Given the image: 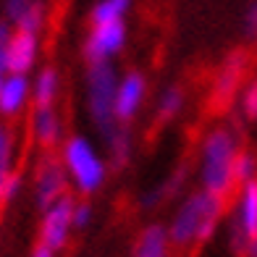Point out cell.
Wrapping results in <instances>:
<instances>
[{"mask_svg": "<svg viewBox=\"0 0 257 257\" xmlns=\"http://www.w3.org/2000/svg\"><path fill=\"white\" fill-rule=\"evenodd\" d=\"M226 218V200L207 189H194L181 197V202L173 207V215L166 223L168 239L173 249L192 252L207 244L215 236L218 226Z\"/></svg>", "mask_w": 257, "mask_h": 257, "instance_id": "1", "label": "cell"}, {"mask_svg": "<svg viewBox=\"0 0 257 257\" xmlns=\"http://www.w3.org/2000/svg\"><path fill=\"white\" fill-rule=\"evenodd\" d=\"M239 150V134L228 126H215L202 137L200 155H197V176H200L202 189L228 200L236 189L233 160H236Z\"/></svg>", "mask_w": 257, "mask_h": 257, "instance_id": "2", "label": "cell"}, {"mask_svg": "<svg viewBox=\"0 0 257 257\" xmlns=\"http://www.w3.org/2000/svg\"><path fill=\"white\" fill-rule=\"evenodd\" d=\"M61 166L68 176V184L81 194V197H92L97 194L105 181H108V160L100 153V147L92 142L84 134H71L61 142Z\"/></svg>", "mask_w": 257, "mask_h": 257, "instance_id": "3", "label": "cell"}, {"mask_svg": "<svg viewBox=\"0 0 257 257\" xmlns=\"http://www.w3.org/2000/svg\"><path fill=\"white\" fill-rule=\"evenodd\" d=\"M118 84V71L113 63H89L84 71V108L89 123L102 137H108L118 123L113 115V97Z\"/></svg>", "mask_w": 257, "mask_h": 257, "instance_id": "4", "label": "cell"}, {"mask_svg": "<svg viewBox=\"0 0 257 257\" xmlns=\"http://www.w3.org/2000/svg\"><path fill=\"white\" fill-rule=\"evenodd\" d=\"M257 231V179L236 186V200L228 210V241L233 252H244Z\"/></svg>", "mask_w": 257, "mask_h": 257, "instance_id": "5", "label": "cell"}, {"mask_svg": "<svg viewBox=\"0 0 257 257\" xmlns=\"http://www.w3.org/2000/svg\"><path fill=\"white\" fill-rule=\"evenodd\" d=\"M74 197L71 194H63L58 197L55 202H50L48 207H42V218H40V244H45L48 249L53 252H61L68 247V239L74 233V223H71V215H74Z\"/></svg>", "mask_w": 257, "mask_h": 257, "instance_id": "6", "label": "cell"}, {"mask_svg": "<svg viewBox=\"0 0 257 257\" xmlns=\"http://www.w3.org/2000/svg\"><path fill=\"white\" fill-rule=\"evenodd\" d=\"M128 29L126 21H113V24H92L89 34L84 37V55L87 66L89 63H113V58H118L126 48Z\"/></svg>", "mask_w": 257, "mask_h": 257, "instance_id": "7", "label": "cell"}, {"mask_svg": "<svg viewBox=\"0 0 257 257\" xmlns=\"http://www.w3.org/2000/svg\"><path fill=\"white\" fill-rule=\"evenodd\" d=\"M147 92H150V81L142 71H126L118 76L115 84V97H113V115L118 126H128L139 113H142L145 102H147Z\"/></svg>", "mask_w": 257, "mask_h": 257, "instance_id": "8", "label": "cell"}, {"mask_svg": "<svg viewBox=\"0 0 257 257\" xmlns=\"http://www.w3.org/2000/svg\"><path fill=\"white\" fill-rule=\"evenodd\" d=\"M66 192H68V176L61 160L55 155H45L37 163V171H34V202L42 210L50 202H55L58 197H63Z\"/></svg>", "mask_w": 257, "mask_h": 257, "instance_id": "9", "label": "cell"}, {"mask_svg": "<svg viewBox=\"0 0 257 257\" xmlns=\"http://www.w3.org/2000/svg\"><path fill=\"white\" fill-rule=\"evenodd\" d=\"M29 134H32V142L37 145L40 150H45V153L61 147V142L66 139V123H63V115L55 110V105L32 110V115H29Z\"/></svg>", "mask_w": 257, "mask_h": 257, "instance_id": "10", "label": "cell"}, {"mask_svg": "<svg viewBox=\"0 0 257 257\" xmlns=\"http://www.w3.org/2000/svg\"><path fill=\"white\" fill-rule=\"evenodd\" d=\"M244 71H247V55L244 53H231L223 66L215 71L213 79V102L215 105H228L239 95L244 84Z\"/></svg>", "mask_w": 257, "mask_h": 257, "instance_id": "11", "label": "cell"}, {"mask_svg": "<svg viewBox=\"0 0 257 257\" xmlns=\"http://www.w3.org/2000/svg\"><path fill=\"white\" fill-rule=\"evenodd\" d=\"M32 105V79L29 74H6L0 84V118H16Z\"/></svg>", "mask_w": 257, "mask_h": 257, "instance_id": "12", "label": "cell"}, {"mask_svg": "<svg viewBox=\"0 0 257 257\" xmlns=\"http://www.w3.org/2000/svg\"><path fill=\"white\" fill-rule=\"evenodd\" d=\"M6 53H8V71L29 74L40 61V34L14 29L6 45Z\"/></svg>", "mask_w": 257, "mask_h": 257, "instance_id": "13", "label": "cell"}, {"mask_svg": "<svg viewBox=\"0 0 257 257\" xmlns=\"http://www.w3.org/2000/svg\"><path fill=\"white\" fill-rule=\"evenodd\" d=\"M168 228L163 223H147L132 247V257H171Z\"/></svg>", "mask_w": 257, "mask_h": 257, "instance_id": "14", "label": "cell"}, {"mask_svg": "<svg viewBox=\"0 0 257 257\" xmlns=\"http://www.w3.org/2000/svg\"><path fill=\"white\" fill-rule=\"evenodd\" d=\"M58 95H61V74H58V68L53 66L40 68L32 76V105L34 108H48V105H55Z\"/></svg>", "mask_w": 257, "mask_h": 257, "instance_id": "15", "label": "cell"}, {"mask_svg": "<svg viewBox=\"0 0 257 257\" xmlns=\"http://www.w3.org/2000/svg\"><path fill=\"white\" fill-rule=\"evenodd\" d=\"M105 147H108V158H110V168L121 171L132 163L134 155V137L126 126H115L113 132L105 137Z\"/></svg>", "mask_w": 257, "mask_h": 257, "instance_id": "16", "label": "cell"}, {"mask_svg": "<svg viewBox=\"0 0 257 257\" xmlns=\"http://www.w3.org/2000/svg\"><path fill=\"white\" fill-rule=\"evenodd\" d=\"M186 105V92L181 84H168L166 89H160V95L155 100V118L160 123L176 121Z\"/></svg>", "mask_w": 257, "mask_h": 257, "instance_id": "17", "label": "cell"}, {"mask_svg": "<svg viewBox=\"0 0 257 257\" xmlns=\"http://www.w3.org/2000/svg\"><path fill=\"white\" fill-rule=\"evenodd\" d=\"M184 181H186V166H181V168H176L171 173V176L166 179V181H160L158 186H153V189H147L142 197H139V205L142 207H158L163 200H168L171 194H176L181 186H184Z\"/></svg>", "mask_w": 257, "mask_h": 257, "instance_id": "18", "label": "cell"}, {"mask_svg": "<svg viewBox=\"0 0 257 257\" xmlns=\"http://www.w3.org/2000/svg\"><path fill=\"white\" fill-rule=\"evenodd\" d=\"M134 0H97L89 11L92 24H113V21H126Z\"/></svg>", "mask_w": 257, "mask_h": 257, "instance_id": "19", "label": "cell"}, {"mask_svg": "<svg viewBox=\"0 0 257 257\" xmlns=\"http://www.w3.org/2000/svg\"><path fill=\"white\" fill-rule=\"evenodd\" d=\"M16 160V134L6 121H0V184L8 173H14Z\"/></svg>", "mask_w": 257, "mask_h": 257, "instance_id": "20", "label": "cell"}, {"mask_svg": "<svg viewBox=\"0 0 257 257\" xmlns=\"http://www.w3.org/2000/svg\"><path fill=\"white\" fill-rule=\"evenodd\" d=\"M45 21H48V11H45V6L40 3H32L27 11H21L19 19L14 21V27L21 29V32H32V34H40L42 27H45Z\"/></svg>", "mask_w": 257, "mask_h": 257, "instance_id": "21", "label": "cell"}, {"mask_svg": "<svg viewBox=\"0 0 257 257\" xmlns=\"http://www.w3.org/2000/svg\"><path fill=\"white\" fill-rule=\"evenodd\" d=\"M252 179H257V155L249 153V150H239L236 160H233V181L239 186Z\"/></svg>", "mask_w": 257, "mask_h": 257, "instance_id": "22", "label": "cell"}, {"mask_svg": "<svg viewBox=\"0 0 257 257\" xmlns=\"http://www.w3.org/2000/svg\"><path fill=\"white\" fill-rule=\"evenodd\" d=\"M239 113L244 121H257V79H249L239 89Z\"/></svg>", "mask_w": 257, "mask_h": 257, "instance_id": "23", "label": "cell"}, {"mask_svg": "<svg viewBox=\"0 0 257 257\" xmlns=\"http://www.w3.org/2000/svg\"><path fill=\"white\" fill-rule=\"evenodd\" d=\"M92 220H95V207H92L89 197H84V200H76V202H74V215H71L74 231H84V228H89Z\"/></svg>", "mask_w": 257, "mask_h": 257, "instance_id": "24", "label": "cell"}, {"mask_svg": "<svg viewBox=\"0 0 257 257\" xmlns=\"http://www.w3.org/2000/svg\"><path fill=\"white\" fill-rule=\"evenodd\" d=\"M21 186H24V179H21V173H8V176L3 179V184H0V207L3 205H11L16 200V197L21 194Z\"/></svg>", "mask_w": 257, "mask_h": 257, "instance_id": "25", "label": "cell"}, {"mask_svg": "<svg viewBox=\"0 0 257 257\" xmlns=\"http://www.w3.org/2000/svg\"><path fill=\"white\" fill-rule=\"evenodd\" d=\"M244 34H247L249 40H257V0L249 3V8L244 11Z\"/></svg>", "mask_w": 257, "mask_h": 257, "instance_id": "26", "label": "cell"}, {"mask_svg": "<svg viewBox=\"0 0 257 257\" xmlns=\"http://www.w3.org/2000/svg\"><path fill=\"white\" fill-rule=\"evenodd\" d=\"M32 3H37V0H6V3H3V8H6V19L11 21V24H14V21L19 19L21 11H27Z\"/></svg>", "mask_w": 257, "mask_h": 257, "instance_id": "27", "label": "cell"}, {"mask_svg": "<svg viewBox=\"0 0 257 257\" xmlns=\"http://www.w3.org/2000/svg\"><path fill=\"white\" fill-rule=\"evenodd\" d=\"M241 257H257V231L252 233V239L247 241V247H244Z\"/></svg>", "mask_w": 257, "mask_h": 257, "instance_id": "28", "label": "cell"}, {"mask_svg": "<svg viewBox=\"0 0 257 257\" xmlns=\"http://www.w3.org/2000/svg\"><path fill=\"white\" fill-rule=\"evenodd\" d=\"M29 257H58V252H53V249H48L45 244H37V247L32 249V254Z\"/></svg>", "mask_w": 257, "mask_h": 257, "instance_id": "29", "label": "cell"}, {"mask_svg": "<svg viewBox=\"0 0 257 257\" xmlns=\"http://www.w3.org/2000/svg\"><path fill=\"white\" fill-rule=\"evenodd\" d=\"M11 34H14V29H11L8 21H0V45H8Z\"/></svg>", "mask_w": 257, "mask_h": 257, "instance_id": "30", "label": "cell"}, {"mask_svg": "<svg viewBox=\"0 0 257 257\" xmlns=\"http://www.w3.org/2000/svg\"><path fill=\"white\" fill-rule=\"evenodd\" d=\"M11 74L8 71V53H6V45H0V76Z\"/></svg>", "mask_w": 257, "mask_h": 257, "instance_id": "31", "label": "cell"}, {"mask_svg": "<svg viewBox=\"0 0 257 257\" xmlns=\"http://www.w3.org/2000/svg\"><path fill=\"white\" fill-rule=\"evenodd\" d=\"M3 79H6V76H0V84H3Z\"/></svg>", "mask_w": 257, "mask_h": 257, "instance_id": "32", "label": "cell"}]
</instances>
